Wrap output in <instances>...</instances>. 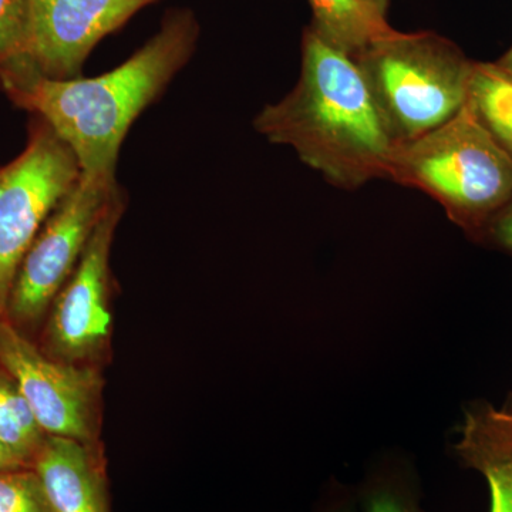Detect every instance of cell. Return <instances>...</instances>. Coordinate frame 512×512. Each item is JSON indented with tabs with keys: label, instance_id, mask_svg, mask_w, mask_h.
Listing matches in <instances>:
<instances>
[{
	"label": "cell",
	"instance_id": "cell-4",
	"mask_svg": "<svg viewBox=\"0 0 512 512\" xmlns=\"http://www.w3.org/2000/svg\"><path fill=\"white\" fill-rule=\"evenodd\" d=\"M353 60L396 144L436 130L467 104L474 62L437 33L394 30Z\"/></svg>",
	"mask_w": 512,
	"mask_h": 512
},
{
	"label": "cell",
	"instance_id": "cell-18",
	"mask_svg": "<svg viewBox=\"0 0 512 512\" xmlns=\"http://www.w3.org/2000/svg\"><path fill=\"white\" fill-rule=\"evenodd\" d=\"M355 488L332 480L320 495L313 512H356Z\"/></svg>",
	"mask_w": 512,
	"mask_h": 512
},
{
	"label": "cell",
	"instance_id": "cell-11",
	"mask_svg": "<svg viewBox=\"0 0 512 512\" xmlns=\"http://www.w3.org/2000/svg\"><path fill=\"white\" fill-rule=\"evenodd\" d=\"M454 450L464 466L487 481L490 512H512V407L471 406Z\"/></svg>",
	"mask_w": 512,
	"mask_h": 512
},
{
	"label": "cell",
	"instance_id": "cell-13",
	"mask_svg": "<svg viewBox=\"0 0 512 512\" xmlns=\"http://www.w3.org/2000/svg\"><path fill=\"white\" fill-rule=\"evenodd\" d=\"M355 490L360 512H424L419 481L406 458L377 461Z\"/></svg>",
	"mask_w": 512,
	"mask_h": 512
},
{
	"label": "cell",
	"instance_id": "cell-2",
	"mask_svg": "<svg viewBox=\"0 0 512 512\" xmlns=\"http://www.w3.org/2000/svg\"><path fill=\"white\" fill-rule=\"evenodd\" d=\"M197 39L194 15L177 10L116 69L90 79H50L39 73L6 96L55 130L83 174L116 177L128 130L188 63Z\"/></svg>",
	"mask_w": 512,
	"mask_h": 512
},
{
	"label": "cell",
	"instance_id": "cell-1",
	"mask_svg": "<svg viewBox=\"0 0 512 512\" xmlns=\"http://www.w3.org/2000/svg\"><path fill=\"white\" fill-rule=\"evenodd\" d=\"M254 127L343 190L387 178L396 147L353 57L311 28L303 35L298 83L278 103L266 104Z\"/></svg>",
	"mask_w": 512,
	"mask_h": 512
},
{
	"label": "cell",
	"instance_id": "cell-17",
	"mask_svg": "<svg viewBox=\"0 0 512 512\" xmlns=\"http://www.w3.org/2000/svg\"><path fill=\"white\" fill-rule=\"evenodd\" d=\"M0 512H55L32 467L0 471Z\"/></svg>",
	"mask_w": 512,
	"mask_h": 512
},
{
	"label": "cell",
	"instance_id": "cell-21",
	"mask_svg": "<svg viewBox=\"0 0 512 512\" xmlns=\"http://www.w3.org/2000/svg\"><path fill=\"white\" fill-rule=\"evenodd\" d=\"M498 66L504 70L508 76L512 77V47L507 53L497 62Z\"/></svg>",
	"mask_w": 512,
	"mask_h": 512
},
{
	"label": "cell",
	"instance_id": "cell-22",
	"mask_svg": "<svg viewBox=\"0 0 512 512\" xmlns=\"http://www.w3.org/2000/svg\"><path fill=\"white\" fill-rule=\"evenodd\" d=\"M363 2L367 3L369 6H372L373 9H376L377 12L382 13V15H387L390 0H363Z\"/></svg>",
	"mask_w": 512,
	"mask_h": 512
},
{
	"label": "cell",
	"instance_id": "cell-10",
	"mask_svg": "<svg viewBox=\"0 0 512 512\" xmlns=\"http://www.w3.org/2000/svg\"><path fill=\"white\" fill-rule=\"evenodd\" d=\"M93 443L46 436L33 457L36 471L55 512H110L106 471Z\"/></svg>",
	"mask_w": 512,
	"mask_h": 512
},
{
	"label": "cell",
	"instance_id": "cell-16",
	"mask_svg": "<svg viewBox=\"0 0 512 512\" xmlns=\"http://www.w3.org/2000/svg\"><path fill=\"white\" fill-rule=\"evenodd\" d=\"M46 436L19 387L0 367V443L32 467Z\"/></svg>",
	"mask_w": 512,
	"mask_h": 512
},
{
	"label": "cell",
	"instance_id": "cell-9",
	"mask_svg": "<svg viewBox=\"0 0 512 512\" xmlns=\"http://www.w3.org/2000/svg\"><path fill=\"white\" fill-rule=\"evenodd\" d=\"M157 0H28L32 55L50 79H74L101 39Z\"/></svg>",
	"mask_w": 512,
	"mask_h": 512
},
{
	"label": "cell",
	"instance_id": "cell-5",
	"mask_svg": "<svg viewBox=\"0 0 512 512\" xmlns=\"http://www.w3.org/2000/svg\"><path fill=\"white\" fill-rule=\"evenodd\" d=\"M80 175L70 147L45 120L33 116L25 150L0 165V320L6 319L22 259Z\"/></svg>",
	"mask_w": 512,
	"mask_h": 512
},
{
	"label": "cell",
	"instance_id": "cell-3",
	"mask_svg": "<svg viewBox=\"0 0 512 512\" xmlns=\"http://www.w3.org/2000/svg\"><path fill=\"white\" fill-rule=\"evenodd\" d=\"M387 178L429 195L474 235L512 198V158L470 101L443 126L396 144Z\"/></svg>",
	"mask_w": 512,
	"mask_h": 512
},
{
	"label": "cell",
	"instance_id": "cell-8",
	"mask_svg": "<svg viewBox=\"0 0 512 512\" xmlns=\"http://www.w3.org/2000/svg\"><path fill=\"white\" fill-rule=\"evenodd\" d=\"M126 210L120 188L87 242L79 264L50 306L43 352L60 362L79 363L103 352L111 335L110 251Z\"/></svg>",
	"mask_w": 512,
	"mask_h": 512
},
{
	"label": "cell",
	"instance_id": "cell-7",
	"mask_svg": "<svg viewBox=\"0 0 512 512\" xmlns=\"http://www.w3.org/2000/svg\"><path fill=\"white\" fill-rule=\"evenodd\" d=\"M0 367L19 387L47 436L93 443L101 392L93 367L53 359L8 319L0 320Z\"/></svg>",
	"mask_w": 512,
	"mask_h": 512
},
{
	"label": "cell",
	"instance_id": "cell-20",
	"mask_svg": "<svg viewBox=\"0 0 512 512\" xmlns=\"http://www.w3.org/2000/svg\"><path fill=\"white\" fill-rule=\"evenodd\" d=\"M30 467L18 454L9 450L5 444L0 443V471L16 470V468Z\"/></svg>",
	"mask_w": 512,
	"mask_h": 512
},
{
	"label": "cell",
	"instance_id": "cell-19",
	"mask_svg": "<svg viewBox=\"0 0 512 512\" xmlns=\"http://www.w3.org/2000/svg\"><path fill=\"white\" fill-rule=\"evenodd\" d=\"M481 237L512 254V198L487 222Z\"/></svg>",
	"mask_w": 512,
	"mask_h": 512
},
{
	"label": "cell",
	"instance_id": "cell-12",
	"mask_svg": "<svg viewBox=\"0 0 512 512\" xmlns=\"http://www.w3.org/2000/svg\"><path fill=\"white\" fill-rule=\"evenodd\" d=\"M313 23L309 28L350 57L392 35L394 29L386 16L363 0H309Z\"/></svg>",
	"mask_w": 512,
	"mask_h": 512
},
{
	"label": "cell",
	"instance_id": "cell-14",
	"mask_svg": "<svg viewBox=\"0 0 512 512\" xmlns=\"http://www.w3.org/2000/svg\"><path fill=\"white\" fill-rule=\"evenodd\" d=\"M468 101L512 158V77L497 63H474Z\"/></svg>",
	"mask_w": 512,
	"mask_h": 512
},
{
	"label": "cell",
	"instance_id": "cell-15",
	"mask_svg": "<svg viewBox=\"0 0 512 512\" xmlns=\"http://www.w3.org/2000/svg\"><path fill=\"white\" fill-rule=\"evenodd\" d=\"M37 73L28 0H0V87L6 93Z\"/></svg>",
	"mask_w": 512,
	"mask_h": 512
},
{
	"label": "cell",
	"instance_id": "cell-6",
	"mask_svg": "<svg viewBox=\"0 0 512 512\" xmlns=\"http://www.w3.org/2000/svg\"><path fill=\"white\" fill-rule=\"evenodd\" d=\"M120 188L116 177L80 175L22 259L6 311L12 325L23 332L49 311Z\"/></svg>",
	"mask_w": 512,
	"mask_h": 512
}]
</instances>
